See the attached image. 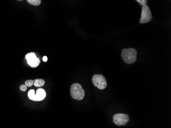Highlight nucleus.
<instances>
[{
    "label": "nucleus",
    "mask_w": 171,
    "mask_h": 128,
    "mask_svg": "<svg viewBox=\"0 0 171 128\" xmlns=\"http://www.w3.org/2000/svg\"><path fill=\"white\" fill-rule=\"evenodd\" d=\"M46 97V93L43 89L40 88L37 91V93L35 94L34 97L33 98V101H41L45 98Z\"/></svg>",
    "instance_id": "nucleus-7"
},
{
    "label": "nucleus",
    "mask_w": 171,
    "mask_h": 128,
    "mask_svg": "<svg viewBox=\"0 0 171 128\" xmlns=\"http://www.w3.org/2000/svg\"><path fill=\"white\" fill-rule=\"evenodd\" d=\"M34 84V80H27L25 82V85L27 87H31Z\"/></svg>",
    "instance_id": "nucleus-11"
},
{
    "label": "nucleus",
    "mask_w": 171,
    "mask_h": 128,
    "mask_svg": "<svg viewBox=\"0 0 171 128\" xmlns=\"http://www.w3.org/2000/svg\"><path fill=\"white\" fill-rule=\"evenodd\" d=\"M70 94L74 100L81 101L85 97V92L81 85L79 83H74L70 87Z\"/></svg>",
    "instance_id": "nucleus-2"
},
{
    "label": "nucleus",
    "mask_w": 171,
    "mask_h": 128,
    "mask_svg": "<svg viewBox=\"0 0 171 128\" xmlns=\"http://www.w3.org/2000/svg\"><path fill=\"white\" fill-rule=\"evenodd\" d=\"M136 2H138L140 5H141L143 6L146 5V3L148 1L146 0H136Z\"/></svg>",
    "instance_id": "nucleus-12"
},
{
    "label": "nucleus",
    "mask_w": 171,
    "mask_h": 128,
    "mask_svg": "<svg viewBox=\"0 0 171 128\" xmlns=\"http://www.w3.org/2000/svg\"><path fill=\"white\" fill-rule=\"evenodd\" d=\"M137 51L134 48H125L122 50L121 57L128 64L134 63L137 60Z\"/></svg>",
    "instance_id": "nucleus-1"
},
{
    "label": "nucleus",
    "mask_w": 171,
    "mask_h": 128,
    "mask_svg": "<svg viewBox=\"0 0 171 128\" xmlns=\"http://www.w3.org/2000/svg\"><path fill=\"white\" fill-rule=\"evenodd\" d=\"M93 84L100 90H104L107 86L105 77L102 74H94L92 77Z\"/></svg>",
    "instance_id": "nucleus-3"
},
{
    "label": "nucleus",
    "mask_w": 171,
    "mask_h": 128,
    "mask_svg": "<svg viewBox=\"0 0 171 128\" xmlns=\"http://www.w3.org/2000/svg\"><path fill=\"white\" fill-rule=\"evenodd\" d=\"M27 2L29 4L32 5L33 6H39L41 3L40 0H27Z\"/></svg>",
    "instance_id": "nucleus-9"
},
{
    "label": "nucleus",
    "mask_w": 171,
    "mask_h": 128,
    "mask_svg": "<svg viewBox=\"0 0 171 128\" xmlns=\"http://www.w3.org/2000/svg\"><path fill=\"white\" fill-rule=\"evenodd\" d=\"M27 87L25 85H22L21 86L19 87V89L23 92H25L27 90Z\"/></svg>",
    "instance_id": "nucleus-13"
},
{
    "label": "nucleus",
    "mask_w": 171,
    "mask_h": 128,
    "mask_svg": "<svg viewBox=\"0 0 171 128\" xmlns=\"http://www.w3.org/2000/svg\"><path fill=\"white\" fill-rule=\"evenodd\" d=\"M45 83L44 80L42 78H39V79H35L34 80V85L37 87H41L44 86Z\"/></svg>",
    "instance_id": "nucleus-8"
},
{
    "label": "nucleus",
    "mask_w": 171,
    "mask_h": 128,
    "mask_svg": "<svg viewBox=\"0 0 171 128\" xmlns=\"http://www.w3.org/2000/svg\"><path fill=\"white\" fill-rule=\"evenodd\" d=\"M113 119L114 123L118 126H125L129 121V115L123 113H116Z\"/></svg>",
    "instance_id": "nucleus-4"
},
{
    "label": "nucleus",
    "mask_w": 171,
    "mask_h": 128,
    "mask_svg": "<svg viewBox=\"0 0 171 128\" xmlns=\"http://www.w3.org/2000/svg\"><path fill=\"white\" fill-rule=\"evenodd\" d=\"M35 95V90L33 89H32V90H30L28 92V96L30 100H32V98Z\"/></svg>",
    "instance_id": "nucleus-10"
},
{
    "label": "nucleus",
    "mask_w": 171,
    "mask_h": 128,
    "mask_svg": "<svg viewBox=\"0 0 171 128\" xmlns=\"http://www.w3.org/2000/svg\"><path fill=\"white\" fill-rule=\"evenodd\" d=\"M152 13L149 7L147 5L142 6L139 23L140 24L148 23L152 20Z\"/></svg>",
    "instance_id": "nucleus-5"
},
{
    "label": "nucleus",
    "mask_w": 171,
    "mask_h": 128,
    "mask_svg": "<svg viewBox=\"0 0 171 128\" xmlns=\"http://www.w3.org/2000/svg\"><path fill=\"white\" fill-rule=\"evenodd\" d=\"M27 59V63L31 67H35L38 66L40 63V59L37 58V56L34 53H29L25 56Z\"/></svg>",
    "instance_id": "nucleus-6"
},
{
    "label": "nucleus",
    "mask_w": 171,
    "mask_h": 128,
    "mask_svg": "<svg viewBox=\"0 0 171 128\" xmlns=\"http://www.w3.org/2000/svg\"><path fill=\"white\" fill-rule=\"evenodd\" d=\"M47 60H48V58H47L46 56H45L43 57V61L44 62H46L47 61Z\"/></svg>",
    "instance_id": "nucleus-14"
}]
</instances>
